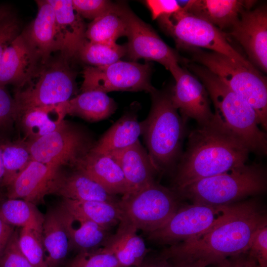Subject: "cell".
Masks as SVG:
<instances>
[{"label": "cell", "mask_w": 267, "mask_h": 267, "mask_svg": "<svg viewBox=\"0 0 267 267\" xmlns=\"http://www.w3.org/2000/svg\"><path fill=\"white\" fill-rule=\"evenodd\" d=\"M267 225L266 210L257 200L224 205L216 222L204 233L171 245L160 256L172 266L217 265L247 252L255 233Z\"/></svg>", "instance_id": "1"}, {"label": "cell", "mask_w": 267, "mask_h": 267, "mask_svg": "<svg viewBox=\"0 0 267 267\" xmlns=\"http://www.w3.org/2000/svg\"><path fill=\"white\" fill-rule=\"evenodd\" d=\"M250 152L246 144L214 113L210 121L198 125L189 133L172 189L178 192L200 179L242 166Z\"/></svg>", "instance_id": "2"}, {"label": "cell", "mask_w": 267, "mask_h": 267, "mask_svg": "<svg viewBox=\"0 0 267 267\" xmlns=\"http://www.w3.org/2000/svg\"><path fill=\"white\" fill-rule=\"evenodd\" d=\"M187 65L205 86L214 104V114L250 151L266 155L267 134L260 129L258 116L252 107L206 68L194 64Z\"/></svg>", "instance_id": "3"}, {"label": "cell", "mask_w": 267, "mask_h": 267, "mask_svg": "<svg viewBox=\"0 0 267 267\" xmlns=\"http://www.w3.org/2000/svg\"><path fill=\"white\" fill-rule=\"evenodd\" d=\"M152 105L148 116L142 122L148 153L157 172L172 168L180 155L185 124L174 106L171 91L150 93Z\"/></svg>", "instance_id": "4"}, {"label": "cell", "mask_w": 267, "mask_h": 267, "mask_svg": "<svg viewBox=\"0 0 267 267\" xmlns=\"http://www.w3.org/2000/svg\"><path fill=\"white\" fill-rule=\"evenodd\" d=\"M267 187L265 169L258 164H245L226 173L200 179L177 193L192 203L221 206L264 193Z\"/></svg>", "instance_id": "5"}, {"label": "cell", "mask_w": 267, "mask_h": 267, "mask_svg": "<svg viewBox=\"0 0 267 267\" xmlns=\"http://www.w3.org/2000/svg\"><path fill=\"white\" fill-rule=\"evenodd\" d=\"M192 59L216 75L232 91L254 109L259 125L267 129V79L256 68L249 67L222 54L190 49Z\"/></svg>", "instance_id": "6"}, {"label": "cell", "mask_w": 267, "mask_h": 267, "mask_svg": "<svg viewBox=\"0 0 267 267\" xmlns=\"http://www.w3.org/2000/svg\"><path fill=\"white\" fill-rule=\"evenodd\" d=\"M69 61L61 56L57 59H50L40 66L23 87L16 89L13 97L18 118L27 109L55 105L71 99L76 88V74Z\"/></svg>", "instance_id": "7"}, {"label": "cell", "mask_w": 267, "mask_h": 267, "mask_svg": "<svg viewBox=\"0 0 267 267\" xmlns=\"http://www.w3.org/2000/svg\"><path fill=\"white\" fill-rule=\"evenodd\" d=\"M158 20L163 30L173 38L178 48L188 50L207 48L255 68L232 46L223 31L206 21L181 9Z\"/></svg>", "instance_id": "8"}, {"label": "cell", "mask_w": 267, "mask_h": 267, "mask_svg": "<svg viewBox=\"0 0 267 267\" xmlns=\"http://www.w3.org/2000/svg\"><path fill=\"white\" fill-rule=\"evenodd\" d=\"M179 195L154 181L141 189L123 196L118 205L122 219L148 233L163 226L179 208Z\"/></svg>", "instance_id": "9"}, {"label": "cell", "mask_w": 267, "mask_h": 267, "mask_svg": "<svg viewBox=\"0 0 267 267\" xmlns=\"http://www.w3.org/2000/svg\"><path fill=\"white\" fill-rule=\"evenodd\" d=\"M151 65L119 60L107 66H87L83 74L81 91L96 90L107 93L112 91H145L151 93L156 89L151 85Z\"/></svg>", "instance_id": "10"}, {"label": "cell", "mask_w": 267, "mask_h": 267, "mask_svg": "<svg viewBox=\"0 0 267 267\" xmlns=\"http://www.w3.org/2000/svg\"><path fill=\"white\" fill-rule=\"evenodd\" d=\"M32 160L57 169L73 167L93 144L81 130L65 123L44 136L27 143Z\"/></svg>", "instance_id": "11"}, {"label": "cell", "mask_w": 267, "mask_h": 267, "mask_svg": "<svg viewBox=\"0 0 267 267\" xmlns=\"http://www.w3.org/2000/svg\"><path fill=\"white\" fill-rule=\"evenodd\" d=\"M127 54L132 61L144 59L159 63L171 73L174 78L178 74L182 59L148 24L128 7L127 9Z\"/></svg>", "instance_id": "12"}, {"label": "cell", "mask_w": 267, "mask_h": 267, "mask_svg": "<svg viewBox=\"0 0 267 267\" xmlns=\"http://www.w3.org/2000/svg\"><path fill=\"white\" fill-rule=\"evenodd\" d=\"M222 207L199 203L181 206L163 226L148 233V238L159 244L171 245L194 238L216 222Z\"/></svg>", "instance_id": "13"}, {"label": "cell", "mask_w": 267, "mask_h": 267, "mask_svg": "<svg viewBox=\"0 0 267 267\" xmlns=\"http://www.w3.org/2000/svg\"><path fill=\"white\" fill-rule=\"evenodd\" d=\"M228 33L242 46L249 61L264 72L267 71V10L261 6L246 10L229 29Z\"/></svg>", "instance_id": "14"}, {"label": "cell", "mask_w": 267, "mask_h": 267, "mask_svg": "<svg viewBox=\"0 0 267 267\" xmlns=\"http://www.w3.org/2000/svg\"><path fill=\"white\" fill-rule=\"evenodd\" d=\"M171 97L175 107L180 113L183 122L195 120L198 125L205 124L214 116L205 86L196 77L182 68L175 79Z\"/></svg>", "instance_id": "15"}, {"label": "cell", "mask_w": 267, "mask_h": 267, "mask_svg": "<svg viewBox=\"0 0 267 267\" xmlns=\"http://www.w3.org/2000/svg\"><path fill=\"white\" fill-rule=\"evenodd\" d=\"M41 59L22 32L6 48L0 58V87H23L42 65Z\"/></svg>", "instance_id": "16"}, {"label": "cell", "mask_w": 267, "mask_h": 267, "mask_svg": "<svg viewBox=\"0 0 267 267\" xmlns=\"http://www.w3.org/2000/svg\"><path fill=\"white\" fill-rule=\"evenodd\" d=\"M59 169L32 160L7 186L9 199H21L37 206L44 202L51 183Z\"/></svg>", "instance_id": "17"}, {"label": "cell", "mask_w": 267, "mask_h": 267, "mask_svg": "<svg viewBox=\"0 0 267 267\" xmlns=\"http://www.w3.org/2000/svg\"><path fill=\"white\" fill-rule=\"evenodd\" d=\"M38 12L22 33L44 64L52 53L61 51L53 9L47 0H36Z\"/></svg>", "instance_id": "18"}, {"label": "cell", "mask_w": 267, "mask_h": 267, "mask_svg": "<svg viewBox=\"0 0 267 267\" xmlns=\"http://www.w3.org/2000/svg\"><path fill=\"white\" fill-rule=\"evenodd\" d=\"M95 181L108 193L115 196L129 194L130 189L117 161L110 155L90 151L74 166Z\"/></svg>", "instance_id": "19"}, {"label": "cell", "mask_w": 267, "mask_h": 267, "mask_svg": "<svg viewBox=\"0 0 267 267\" xmlns=\"http://www.w3.org/2000/svg\"><path fill=\"white\" fill-rule=\"evenodd\" d=\"M181 9L208 22L221 30L230 29L240 14L249 10L255 0H189L178 1Z\"/></svg>", "instance_id": "20"}, {"label": "cell", "mask_w": 267, "mask_h": 267, "mask_svg": "<svg viewBox=\"0 0 267 267\" xmlns=\"http://www.w3.org/2000/svg\"><path fill=\"white\" fill-rule=\"evenodd\" d=\"M47 0L54 12L61 56L70 61L76 57L80 46L86 39L87 26L73 8L72 0Z\"/></svg>", "instance_id": "21"}, {"label": "cell", "mask_w": 267, "mask_h": 267, "mask_svg": "<svg viewBox=\"0 0 267 267\" xmlns=\"http://www.w3.org/2000/svg\"><path fill=\"white\" fill-rule=\"evenodd\" d=\"M48 194L63 199L77 201H97L117 203L115 196L108 193L101 186L83 173L75 170L68 174L57 172L53 179Z\"/></svg>", "instance_id": "22"}, {"label": "cell", "mask_w": 267, "mask_h": 267, "mask_svg": "<svg viewBox=\"0 0 267 267\" xmlns=\"http://www.w3.org/2000/svg\"><path fill=\"white\" fill-rule=\"evenodd\" d=\"M110 155L117 161L123 172L130 189L129 194L155 181L154 175L157 171L139 140Z\"/></svg>", "instance_id": "23"}, {"label": "cell", "mask_w": 267, "mask_h": 267, "mask_svg": "<svg viewBox=\"0 0 267 267\" xmlns=\"http://www.w3.org/2000/svg\"><path fill=\"white\" fill-rule=\"evenodd\" d=\"M55 208L68 235L70 247L80 251L91 250L103 247L110 237L109 229L71 213L61 204Z\"/></svg>", "instance_id": "24"}, {"label": "cell", "mask_w": 267, "mask_h": 267, "mask_svg": "<svg viewBox=\"0 0 267 267\" xmlns=\"http://www.w3.org/2000/svg\"><path fill=\"white\" fill-rule=\"evenodd\" d=\"M118 225L103 247L115 256L122 267H140L147 252L143 239L127 221L121 219Z\"/></svg>", "instance_id": "25"}, {"label": "cell", "mask_w": 267, "mask_h": 267, "mask_svg": "<svg viewBox=\"0 0 267 267\" xmlns=\"http://www.w3.org/2000/svg\"><path fill=\"white\" fill-rule=\"evenodd\" d=\"M142 122L134 113L125 114L94 143L90 151L111 155L139 140L142 134Z\"/></svg>", "instance_id": "26"}, {"label": "cell", "mask_w": 267, "mask_h": 267, "mask_svg": "<svg viewBox=\"0 0 267 267\" xmlns=\"http://www.w3.org/2000/svg\"><path fill=\"white\" fill-rule=\"evenodd\" d=\"M62 105L66 115L79 116L90 122L107 119L117 107L114 100L106 93L96 90L81 91Z\"/></svg>", "instance_id": "27"}, {"label": "cell", "mask_w": 267, "mask_h": 267, "mask_svg": "<svg viewBox=\"0 0 267 267\" xmlns=\"http://www.w3.org/2000/svg\"><path fill=\"white\" fill-rule=\"evenodd\" d=\"M42 235L48 267H59L70 249L69 240L55 208L44 216Z\"/></svg>", "instance_id": "28"}, {"label": "cell", "mask_w": 267, "mask_h": 267, "mask_svg": "<svg viewBox=\"0 0 267 267\" xmlns=\"http://www.w3.org/2000/svg\"><path fill=\"white\" fill-rule=\"evenodd\" d=\"M66 115L61 103L34 107L24 111L18 120L30 141L35 140L62 127Z\"/></svg>", "instance_id": "29"}, {"label": "cell", "mask_w": 267, "mask_h": 267, "mask_svg": "<svg viewBox=\"0 0 267 267\" xmlns=\"http://www.w3.org/2000/svg\"><path fill=\"white\" fill-rule=\"evenodd\" d=\"M127 6L115 4L111 9L92 20L87 26L86 38L95 43L112 44L127 32Z\"/></svg>", "instance_id": "30"}, {"label": "cell", "mask_w": 267, "mask_h": 267, "mask_svg": "<svg viewBox=\"0 0 267 267\" xmlns=\"http://www.w3.org/2000/svg\"><path fill=\"white\" fill-rule=\"evenodd\" d=\"M118 203L63 199L60 204L71 213L109 230L111 227L118 224L122 219Z\"/></svg>", "instance_id": "31"}, {"label": "cell", "mask_w": 267, "mask_h": 267, "mask_svg": "<svg viewBox=\"0 0 267 267\" xmlns=\"http://www.w3.org/2000/svg\"><path fill=\"white\" fill-rule=\"evenodd\" d=\"M0 218L13 227L29 226L41 231L44 220L36 205L21 199L7 198L0 202Z\"/></svg>", "instance_id": "32"}, {"label": "cell", "mask_w": 267, "mask_h": 267, "mask_svg": "<svg viewBox=\"0 0 267 267\" xmlns=\"http://www.w3.org/2000/svg\"><path fill=\"white\" fill-rule=\"evenodd\" d=\"M126 54V44L95 43L86 39L80 46L76 57L89 66L99 67L118 61Z\"/></svg>", "instance_id": "33"}, {"label": "cell", "mask_w": 267, "mask_h": 267, "mask_svg": "<svg viewBox=\"0 0 267 267\" xmlns=\"http://www.w3.org/2000/svg\"><path fill=\"white\" fill-rule=\"evenodd\" d=\"M2 159L4 175L2 186H8L32 160L27 143L4 142Z\"/></svg>", "instance_id": "34"}, {"label": "cell", "mask_w": 267, "mask_h": 267, "mask_svg": "<svg viewBox=\"0 0 267 267\" xmlns=\"http://www.w3.org/2000/svg\"><path fill=\"white\" fill-rule=\"evenodd\" d=\"M18 242L23 254L34 267H48L41 230L29 226L21 228Z\"/></svg>", "instance_id": "35"}, {"label": "cell", "mask_w": 267, "mask_h": 267, "mask_svg": "<svg viewBox=\"0 0 267 267\" xmlns=\"http://www.w3.org/2000/svg\"><path fill=\"white\" fill-rule=\"evenodd\" d=\"M68 267H122L115 256L104 247L80 251Z\"/></svg>", "instance_id": "36"}, {"label": "cell", "mask_w": 267, "mask_h": 267, "mask_svg": "<svg viewBox=\"0 0 267 267\" xmlns=\"http://www.w3.org/2000/svg\"><path fill=\"white\" fill-rule=\"evenodd\" d=\"M0 267H34L20 248L17 230L13 232L0 256Z\"/></svg>", "instance_id": "37"}, {"label": "cell", "mask_w": 267, "mask_h": 267, "mask_svg": "<svg viewBox=\"0 0 267 267\" xmlns=\"http://www.w3.org/2000/svg\"><path fill=\"white\" fill-rule=\"evenodd\" d=\"M75 11L82 18L92 21L102 15L115 3L105 0H72Z\"/></svg>", "instance_id": "38"}, {"label": "cell", "mask_w": 267, "mask_h": 267, "mask_svg": "<svg viewBox=\"0 0 267 267\" xmlns=\"http://www.w3.org/2000/svg\"><path fill=\"white\" fill-rule=\"evenodd\" d=\"M18 118V110L14 97L5 87H0V131L10 127Z\"/></svg>", "instance_id": "39"}, {"label": "cell", "mask_w": 267, "mask_h": 267, "mask_svg": "<svg viewBox=\"0 0 267 267\" xmlns=\"http://www.w3.org/2000/svg\"><path fill=\"white\" fill-rule=\"evenodd\" d=\"M247 252L260 267H267V226L259 228L255 233Z\"/></svg>", "instance_id": "40"}, {"label": "cell", "mask_w": 267, "mask_h": 267, "mask_svg": "<svg viewBox=\"0 0 267 267\" xmlns=\"http://www.w3.org/2000/svg\"><path fill=\"white\" fill-rule=\"evenodd\" d=\"M20 33L19 22L11 12L0 21V58L6 48Z\"/></svg>", "instance_id": "41"}, {"label": "cell", "mask_w": 267, "mask_h": 267, "mask_svg": "<svg viewBox=\"0 0 267 267\" xmlns=\"http://www.w3.org/2000/svg\"><path fill=\"white\" fill-rule=\"evenodd\" d=\"M145 3L153 20L172 15L181 9L177 0H147Z\"/></svg>", "instance_id": "42"}, {"label": "cell", "mask_w": 267, "mask_h": 267, "mask_svg": "<svg viewBox=\"0 0 267 267\" xmlns=\"http://www.w3.org/2000/svg\"><path fill=\"white\" fill-rule=\"evenodd\" d=\"M218 267H257V262L247 252L230 257L217 265Z\"/></svg>", "instance_id": "43"}, {"label": "cell", "mask_w": 267, "mask_h": 267, "mask_svg": "<svg viewBox=\"0 0 267 267\" xmlns=\"http://www.w3.org/2000/svg\"><path fill=\"white\" fill-rule=\"evenodd\" d=\"M14 230L13 226L7 224L0 218V256Z\"/></svg>", "instance_id": "44"}, {"label": "cell", "mask_w": 267, "mask_h": 267, "mask_svg": "<svg viewBox=\"0 0 267 267\" xmlns=\"http://www.w3.org/2000/svg\"><path fill=\"white\" fill-rule=\"evenodd\" d=\"M140 267H173L166 260L159 257L153 261L146 264L142 265Z\"/></svg>", "instance_id": "45"}, {"label": "cell", "mask_w": 267, "mask_h": 267, "mask_svg": "<svg viewBox=\"0 0 267 267\" xmlns=\"http://www.w3.org/2000/svg\"><path fill=\"white\" fill-rule=\"evenodd\" d=\"M3 141H0V185L2 186L4 175V169L2 159Z\"/></svg>", "instance_id": "46"}, {"label": "cell", "mask_w": 267, "mask_h": 267, "mask_svg": "<svg viewBox=\"0 0 267 267\" xmlns=\"http://www.w3.org/2000/svg\"><path fill=\"white\" fill-rule=\"evenodd\" d=\"M10 10L5 6H0V21L10 13Z\"/></svg>", "instance_id": "47"}, {"label": "cell", "mask_w": 267, "mask_h": 267, "mask_svg": "<svg viewBox=\"0 0 267 267\" xmlns=\"http://www.w3.org/2000/svg\"><path fill=\"white\" fill-rule=\"evenodd\" d=\"M173 267H198L194 265H177L172 266Z\"/></svg>", "instance_id": "48"}, {"label": "cell", "mask_w": 267, "mask_h": 267, "mask_svg": "<svg viewBox=\"0 0 267 267\" xmlns=\"http://www.w3.org/2000/svg\"></svg>", "instance_id": "49"}, {"label": "cell", "mask_w": 267, "mask_h": 267, "mask_svg": "<svg viewBox=\"0 0 267 267\" xmlns=\"http://www.w3.org/2000/svg\"><path fill=\"white\" fill-rule=\"evenodd\" d=\"M257 267H260L259 266H258Z\"/></svg>", "instance_id": "50"}]
</instances>
